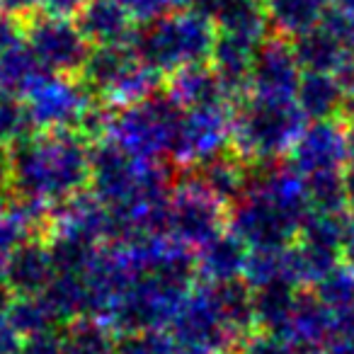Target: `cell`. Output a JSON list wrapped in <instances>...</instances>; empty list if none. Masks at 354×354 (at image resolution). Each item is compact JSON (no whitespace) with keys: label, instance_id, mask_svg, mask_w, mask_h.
Instances as JSON below:
<instances>
[{"label":"cell","instance_id":"1","mask_svg":"<svg viewBox=\"0 0 354 354\" xmlns=\"http://www.w3.org/2000/svg\"><path fill=\"white\" fill-rule=\"evenodd\" d=\"M8 151L15 197L41 199L56 207L90 185V141L75 129L30 131Z\"/></svg>","mask_w":354,"mask_h":354},{"label":"cell","instance_id":"2","mask_svg":"<svg viewBox=\"0 0 354 354\" xmlns=\"http://www.w3.org/2000/svg\"><path fill=\"white\" fill-rule=\"evenodd\" d=\"M308 127L296 100H270L248 95L233 109V151L248 162H274L289 156Z\"/></svg>","mask_w":354,"mask_h":354},{"label":"cell","instance_id":"3","mask_svg":"<svg viewBox=\"0 0 354 354\" xmlns=\"http://www.w3.org/2000/svg\"><path fill=\"white\" fill-rule=\"evenodd\" d=\"M216 25L199 12H170L141 25L131 46L143 64L160 73H175L185 66L207 64L216 44Z\"/></svg>","mask_w":354,"mask_h":354},{"label":"cell","instance_id":"4","mask_svg":"<svg viewBox=\"0 0 354 354\" xmlns=\"http://www.w3.org/2000/svg\"><path fill=\"white\" fill-rule=\"evenodd\" d=\"M183 117L185 109L160 90L143 102L119 107L114 112L109 138L131 156L143 160H158L162 153L170 156Z\"/></svg>","mask_w":354,"mask_h":354},{"label":"cell","instance_id":"5","mask_svg":"<svg viewBox=\"0 0 354 354\" xmlns=\"http://www.w3.org/2000/svg\"><path fill=\"white\" fill-rule=\"evenodd\" d=\"M231 207L218 202L194 177L185 172L175 183L167 202V238L187 248H202L226 231Z\"/></svg>","mask_w":354,"mask_h":354},{"label":"cell","instance_id":"6","mask_svg":"<svg viewBox=\"0 0 354 354\" xmlns=\"http://www.w3.org/2000/svg\"><path fill=\"white\" fill-rule=\"evenodd\" d=\"M93 100L97 97L80 78L46 73L27 90L22 102L35 131H66L78 127Z\"/></svg>","mask_w":354,"mask_h":354},{"label":"cell","instance_id":"7","mask_svg":"<svg viewBox=\"0 0 354 354\" xmlns=\"http://www.w3.org/2000/svg\"><path fill=\"white\" fill-rule=\"evenodd\" d=\"M228 231H233L250 250L286 248L299 241L301 221L286 214L274 199L260 189H248L228 214Z\"/></svg>","mask_w":354,"mask_h":354},{"label":"cell","instance_id":"8","mask_svg":"<svg viewBox=\"0 0 354 354\" xmlns=\"http://www.w3.org/2000/svg\"><path fill=\"white\" fill-rule=\"evenodd\" d=\"M25 27L27 44L49 73L80 78L93 44L85 39L78 22H71L68 17L37 12L32 20L25 22Z\"/></svg>","mask_w":354,"mask_h":354},{"label":"cell","instance_id":"9","mask_svg":"<svg viewBox=\"0 0 354 354\" xmlns=\"http://www.w3.org/2000/svg\"><path fill=\"white\" fill-rule=\"evenodd\" d=\"M228 148H233V109L228 104L189 109L180 122L170 158L187 170L221 156Z\"/></svg>","mask_w":354,"mask_h":354},{"label":"cell","instance_id":"10","mask_svg":"<svg viewBox=\"0 0 354 354\" xmlns=\"http://www.w3.org/2000/svg\"><path fill=\"white\" fill-rule=\"evenodd\" d=\"M289 165L304 177L347 170L349 153L342 119H325V122L308 124L289 151Z\"/></svg>","mask_w":354,"mask_h":354},{"label":"cell","instance_id":"11","mask_svg":"<svg viewBox=\"0 0 354 354\" xmlns=\"http://www.w3.org/2000/svg\"><path fill=\"white\" fill-rule=\"evenodd\" d=\"M301 68L291 39L270 37L265 44L257 46L250 73V95L270 100H296Z\"/></svg>","mask_w":354,"mask_h":354},{"label":"cell","instance_id":"12","mask_svg":"<svg viewBox=\"0 0 354 354\" xmlns=\"http://www.w3.org/2000/svg\"><path fill=\"white\" fill-rule=\"evenodd\" d=\"M3 272H6V279L15 296L44 294L59 274L44 238H30L27 243H22L3 262Z\"/></svg>","mask_w":354,"mask_h":354},{"label":"cell","instance_id":"13","mask_svg":"<svg viewBox=\"0 0 354 354\" xmlns=\"http://www.w3.org/2000/svg\"><path fill=\"white\" fill-rule=\"evenodd\" d=\"M75 22L93 46H131L138 32V22L119 0H88Z\"/></svg>","mask_w":354,"mask_h":354},{"label":"cell","instance_id":"14","mask_svg":"<svg viewBox=\"0 0 354 354\" xmlns=\"http://www.w3.org/2000/svg\"><path fill=\"white\" fill-rule=\"evenodd\" d=\"M185 172H189L194 183L202 185L209 194H214L226 207H233L238 199L245 197L248 187H250V162L233 148L197 167H187Z\"/></svg>","mask_w":354,"mask_h":354},{"label":"cell","instance_id":"15","mask_svg":"<svg viewBox=\"0 0 354 354\" xmlns=\"http://www.w3.org/2000/svg\"><path fill=\"white\" fill-rule=\"evenodd\" d=\"M141 59L136 56L133 46H93L90 56L83 66L80 80L97 100L107 102L114 90L138 68Z\"/></svg>","mask_w":354,"mask_h":354},{"label":"cell","instance_id":"16","mask_svg":"<svg viewBox=\"0 0 354 354\" xmlns=\"http://www.w3.org/2000/svg\"><path fill=\"white\" fill-rule=\"evenodd\" d=\"M257 46L245 39H238L231 35H218L214 44L209 66L218 75L221 85L226 88L231 102H241L250 95V73L255 61Z\"/></svg>","mask_w":354,"mask_h":354},{"label":"cell","instance_id":"17","mask_svg":"<svg viewBox=\"0 0 354 354\" xmlns=\"http://www.w3.org/2000/svg\"><path fill=\"white\" fill-rule=\"evenodd\" d=\"M165 93L170 95L185 112H189V109L231 104V97H228L226 88L221 85L218 75L214 73L212 66H204V64L185 66V68L170 73Z\"/></svg>","mask_w":354,"mask_h":354},{"label":"cell","instance_id":"18","mask_svg":"<svg viewBox=\"0 0 354 354\" xmlns=\"http://www.w3.org/2000/svg\"><path fill=\"white\" fill-rule=\"evenodd\" d=\"M250 248L233 231H223L197 250V274L204 281H233L245 277Z\"/></svg>","mask_w":354,"mask_h":354},{"label":"cell","instance_id":"19","mask_svg":"<svg viewBox=\"0 0 354 354\" xmlns=\"http://www.w3.org/2000/svg\"><path fill=\"white\" fill-rule=\"evenodd\" d=\"M335 325V313L318 301L313 291H301L289 328L281 337L296 349H320L328 342Z\"/></svg>","mask_w":354,"mask_h":354},{"label":"cell","instance_id":"20","mask_svg":"<svg viewBox=\"0 0 354 354\" xmlns=\"http://www.w3.org/2000/svg\"><path fill=\"white\" fill-rule=\"evenodd\" d=\"M296 102L313 122L339 119L349 107L335 73H320V71H304L296 90Z\"/></svg>","mask_w":354,"mask_h":354},{"label":"cell","instance_id":"21","mask_svg":"<svg viewBox=\"0 0 354 354\" xmlns=\"http://www.w3.org/2000/svg\"><path fill=\"white\" fill-rule=\"evenodd\" d=\"M218 35H231L260 46L270 39V15L265 0H223L214 15Z\"/></svg>","mask_w":354,"mask_h":354},{"label":"cell","instance_id":"22","mask_svg":"<svg viewBox=\"0 0 354 354\" xmlns=\"http://www.w3.org/2000/svg\"><path fill=\"white\" fill-rule=\"evenodd\" d=\"M299 294V286L289 284V281H274V284L252 289V310H255L257 330L281 337L289 328Z\"/></svg>","mask_w":354,"mask_h":354},{"label":"cell","instance_id":"23","mask_svg":"<svg viewBox=\"0 0 354 354\" xmlns=\"http://www.w3.org/2000/svg\"><path fill=\"white\" fill-rule=\"evenodd\" d=\"M277 37L296 39L323 22L330 0H265Z\"/></svg>","mask_w":354,"mask_h":354},{"label":"cell","instance_id":"24","mask_svg":"<svg viewBox=\"0 0 354 354\" xmlns=\"http://www.w3.org/2000/svg\"><path fill=\"white\" fill-rule=\"evenodd\" d=\"M296 51V59H299L301 68L304 71H320V73H335L337 66L347 59L349 51L337 37L330 30H325L323 25L313 27L306 35L291 39Z\"/></svg>","mask_w":354,"mask_h":354},{"label":"cell","instance_id":"25","mask_svg":"<svg viewBox=\"0 0 354 354\" xmlns=\"http://www.w3.org/2000/svg\"><path fill=\"white\" fill-rule=\"evenodd\" d=\"M49 71L41 66L27 41L0 54V90L6 97H25L27 90Z\"/></svg>","mask_w":354,"mask_h":354},{"label":"cell","instance_id":"26","mask_svg":"<svg viewBox=\"0 0 354 354\" xmlns=\"http://www.w3.org/2000/svg\"><path fill=\"white\" fill-rule=\"evenodd\" d=\"M117 330L104 318H75L61 330L66 354H114Z\"/></svg>","mask_w":354,"mask_h":354},{"label":"cell","instance_id":"27","mask_svg":"<svg viewBox=\"0 0 354 354\" xmlns=\"http://www.w3.org/2000/svg\"><path fill=\"white\" fill-rule=\"evenodd\" d=\"M6 318L15 325L22 337H35L41 333L59 330L61 320L44 294L37 296H12L10 306L6 310Z\"/></svg>","mask_w":354,"mask_h":354},{"label":"cell","instance_id":"28","mask_svg":"<svg viewBox=\"0 0 354 354\" xmlns=\"http://www.w3.org/2000/svg\"><path fill=\"white\" fill-rule=\"evenodd\" d=\"M313 294L323 306H328L333 313L354 308V265L339 260L318 284L313 286Z\"/></svg>","mask_w":354,"mask_h":354},{"label":"cell","instance_id":"29","mask_svg":"<svg viewBox=\"0 0 354 354\" xmlns=\"http://www.w3.org/2000/svg\"><path fill=\"white\" fill-rule=\"evenodd\" d=\"M243 279L257 289V286L274 284V281H291L289 274V245L286 248H262V250H250Z\"/></svg>","mask_w":354,"mask_h":354},{"label":"cell","instance_id":"30","mask_svg":"<svg viewBox=\"0 0 354 354\" xmlns=\"http://www.w3.org/2000/svg\"><path fill=\"white\" fill-rule=\"evenodd\" d=\"M310 207L323 214H347V192H344V170L342 172H320L306 177Z\"/></svg>","mask_w":354,"mask_h":354},{"label":"cell","instance_id":"31","mask_svg":"<svg viewBox=\"0 0 354 354\" xmlns=\"http://www.w3.org/2000/svg\"><path fill=\"white\" fill-rule=\"evenodd\" d=\"M35 131L27 117V107L20 97L0 100V148H10L25 133Z\"/></svg>","mask_w":354,"mask_h":354},{"label":"cell","instance_id":"32","mask_svg":"<svg viewBox=\"0 0 354 354\" xmlns=\"http://www.w3.org/2000/svg\"><path fill=\"white\" fill-rule=\"evenodd\" d=\"M30 238H37L32 228L22 221L20 214L12 209V204L0 207V265Z\"/></svg>","mask_w":354,"mask_h":354},{"label":"cell","instance_id":"33","mask_svg":"<svg viewBox=\"0 0 354 354\" xmlns=\"http://www.w3.org/2000/svg\"><path fill=\"white\" fill-rule=\"evenodd\" d=\"M167 333L156 330V333H131L117 339L114 354H165Z\"/></svg>","mask_w":354,"mask_h":354},{"label":"cell","instance_id":"34","mask_svg":"<svg viewBox=\"0 0 354 354\" xmlns=\"http://www.w3.org/2000/svg\"><path fill=\"white\" fill-rule=\"evenodd\" d=\"M323 354H354V308L335 313V325Z\"/></svg>","mask_w":354,"mask_h":354},{"label":"cell","instance_id":"35","mask_svg":"<svg viewBox=\"0 0 354 354\" xmlns=\"http://www.w3.org/2000/svg\"><path fill=\"white\" fill-rule=\"evenodd\" d=\"M294 352L296 347H291L284 337L270 333H260V335L255 333L241 349V354H294Z\"/></svg>","mask_w":354,"mask_h":354},{"label":"cell","instance_id":"36","mask_svg":"<svg viewBox=\"0 0 354 354\" xmlns=\"http://www.w3.org/2000/svg\"><path fill=\"white\" fill-rule=\"evenodd\" d=\"M20 354H66L61 333L54 330V333H41L35 335V337H25Z\"/></svg>","mask_w":354,"mask_h":354},{"label":"cell","instance_id":"37","mask_svg":"<svg viewBox=\"0 0 354 354\" xmlns=\"http://www.w3.org/2000/svg\"><path fill=\"white\" fill-rule=\"evenodd\" d=\"M27 41V27L22 20L12 15H6V12H0V54L12 46L22 44Z\"/></svg>","mask_w":354,"mask_h":354},{"label":"cell","instance_id":"38","mask_svg":"<svg viewBox=\"0 0 354 354\" xmlns=\"http://www.w3.org/2000/svg\"><path fill=\"white\" fill-rule=\"evenodd\" d=\"M131 17L138 25H148V22H156L158 17H162L165 12V3L162 0H119Z\"/></svg>","mask_w":354,"mask_h":354},{"label":"cell","instance_id":"39","mask_svg":"<svg viewBox=\"0 0 354 354\" xmlns=\"http://www.w3.org/2000/svg\"><path fill=\"white\" fill-rule=\"evenodd\" d=\"M0 12L27 22L41 12V0H0Z\"/></svg>","mask_w":354,"mask_h":354},{"label":"cell","instance_id":"40","mask_svg":"<svg viewBox=\"0 0 354 354\" xmlns=\"http://www.w3.org/2000/svg\"><path fill=\"white\" fill-rule=\"evenodd\" d=\"M22 335L15 330V325L6 318V313L0 315V354H20L22 352Z\"/></svg>","mask_w":354,"mask_h":354},{"label":"cell","instance_id":"41","mask_svg":"<svg viewBox=\"0 0 354 354\" xmlns=\"http://www.w3.org/2000/svg\"><path fill=\"white\" fill-rule=\"evenodd\" d=\"M88 0H41V12L54 17H78Z\"/></svg>","mask_w":354,"mask_h":354},{"label":"cell","instance_id":"42","mask_svg":"<svg viewBox=\"0 0 354 354\" xmlns=\"http://www.w3.org/2000/svg\"><path fill=\"white\" fill-rule=\"evenodd\" d=\"M335 78H337L339 88H342L344 97H347L349 107H354V54H349L342 64L335 71Z\"/></svg>","mask_w":354,"mask_h":354},{"label":"cell","instance_id":"43","mask_svg":"<svg viewBox=\"0 0 354 354\" xmlns=\"http://www.w3.org/2000/svg\"><path fill=\"white\" fill-rule=\"evenodd\" d=\"M344 124V138H347V153H349V165H354V107H347L342 117Z\"/></svg>","mask_w":354,"mask_h":354},{"label":"cell","instance_id":"44","mask_svg":"<svg viewBox=\"0 0 354 354\" xmlns=\"http://www.w3.org/2000/svg\"><path fill=\"white\" fill-rule=\"evenodd\" d=\"M221 3H223V0H194L192 12H199V15L214 20V15H216V10L221 8Z\"/></svg>","mask_w":354,"mask_h":354},{"label":"cell","instance_id":"45","mask_svg":"<svg viewBox=\"0 0 354 354\" xmlns=\"http://www.w3.org/2000/svg\"><path fill=\"white\" fill-rule=\"evenodd\" d=\"M344 192H347V214L354 221V165H347L344 170Z\"/></svg>","mask_w":354,"mask_h":354},{"label":"cell","instance_id":"46","mask_svg":"<svg viewBox=\"0 0 354 354\" xmlns=\"http://www.w3.org/2000/svg\"><path fill=\"white\" fill-rule=\"evenodd\" d=\"M12 296H15V294L10 291V284H8V279H6V272H3V265H0V315L8 310Z\"/></svg>","mask_w":354,"mask_h":354},{"label":"cell","instance_id":"47","mask_svg":"<svg viewBox=\"0 0 354 354\" xmlns=\"http://www.w3.org/2000/svg\"><path fill=\"white\" fill-rule=\"evenodd\" d=\"M342 260L344 262H352V265H354V221H349L347 233H344V241H342Z\"/></svg>","mask_w":354,"mask_h":354},{"label":"cell","instance_id":"48","mask_svg":"<svg viewBox=\"0 0 354 354\" xmlns=\"http://www.w3.org/2000/svg\"><path fill=\"white\" fill-rule=\"evenodd\" d=\"M165 3V10L170 12H185V10H192V3L194 0H162Z\"/></svg>","mask_w":354,"mask_h":354},{"label":"cell","instance_id":"49","mask_svg":"<svg viewBox=\"0 0 354 354\" xmlns=\"http://www.w3.org/2000/svg\"><path fill=\"white\" fill-rule=\"evenodd\" d=\"M330 6H333V8H339V10L354 12V0H330Z\"/></svg>","mask_w":354,"mask_h":354},{"label":"cell","instance_id":"50","mask_svg":"<svg viewBox=\"0 0 354 354\" xmlns=\"http://www.w3.org/2000/svg\"><path fill=\"white\" fill-rule=\"evenodd\" d=\"M294 354H323L320 349H296Z\"/></svg>","mask_w":354,"mask_h":354}]
</instances>
